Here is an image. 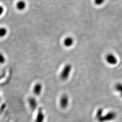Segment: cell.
I'll list each match as a JSON object with an SVG mask.
<instances>
[{
	"mask_svg": "<svg viewBox=\"0 0 122 122\" xmlns=\"http://www.w3.org/2000/svg\"><path fill=\"white\" fill-rule=\"evenodd\" d=\"M104 109L99 108L97 111L95 117L99 122H108L112 121L117 117L116 113L111 111L104 114Z\"/></svg>",
	"mask_w": 122,
	"mask_h": 122,
	"instance_id": "cell-1",
	"label": "cell"
},
{
	"mask_svg": "<svg viewBox=\"0 0 122 122\" xmlns=\"http://www.w3.org/2000/svg\"><path fill=\"white\" fill-rule=\"evenodd\" d=\"M72 70V66L71 64H66L61 72L60 77L62 81H66L68 79Z\"/></svg>",
	"mask_w": 122,
	"mask_h": 122,
	"instance_id": "cell-2",
	"label": "cell"
},
{
	"mask_svg": "<svg viewBox=\"0 0 122 122\" xmlns=\"http://www.w3.org/2000/svg\"><path fill=\"white\" fill-rule=\"evenodd\" d=\"M70 99L69 96L66 94L63 95L59 100V105L62 109H66L68 107Z\"/></svg>",
	"mask_w": 122,
	"mask_h": 122,
	"instance_id": "cell-3",
	"label": "cell"
},
{
	"mask_svg": "<svg viewBox=\"0 0 122 122\" xmlns=\"http://www.w3.org/2000/svg\"><path fill=\"white\" fill-rule=\"evenodd\" d=\"M28 102L29 107L31 110L32 111H35L38 107V103L37 99L33 97H30L28 98Z\"/></svg>",
	"mask_w": 122,
	"mask_h": 122,
	"instance_id": "cell-4",
	"label": "cell"
},
{
	"mask_svg": "<svg viewBox=\"0 0 122 122\" xmlns=\"http://www.w3.org/2000/svg\"><path fill=\"white\" fill-rule=\"evenodd\" d=\"M105 59L107 63L111 65H114L117 63V60L116 57L112 54H108L106 55Z\"/></svg>",
	"mask_w": 122,
	"mask_h": 122,
	"instance_id": "cell-5",
	"label": "cell"
},
{
	"mask_svg": "<svg viewBox=\"0 0 122 122\" xmlns=\"http://www.w3.org/2000/svg\"><path fill=\"white\" fill-rule=\"evenodd\" d=\"M43 90V85L41 83H36L33 87V92L35 95L38 96H39L42 92Z\"/></svg>",
	"mask_w": 122,
	"mask_h": 122,
	"instance_id": "cell-6",
	"label": "cell"
},
{
	"mask_svg": "<svg viewBox=\"0 0 122 122\" xmlns=\"http://www.w3.org/2000/svg\"><path fill=\"white\" fill-rule=\"evenodd\" d=\"M45 118V114L42 108H39L35 117L34 122H44Z\"/></svg>",
	"mask_w": 122,
	"mask_h": 122,
	"instance_id": "cell-7",
	"label": "cell"
},
{
	"mask_svg": "<svg viewBox=\"0 0 122 122\" xmlns=\"http://www.w3.org/2000/svg\"><path fill=\"white\" fill-rule=\"evenodd\" d=\"M74 43V39L71 37L66 38L64 40L63 44L65 46L67 47H71Z\"/></svg>",
	"mask_w": 122,
	"mask_h": 122,
	"instance_id": "cell-8",
	"label": "cell"
},
{
	"mask_svg": "<svg viewBox=\"0 0 122 122\" xmlns=\"http://www.w3.org/2000/svg\"><path fill=\"white\" fill-rule=\"evenodd\" d=\"M26 7V2L24 0H19L16 4V7L18 10H24Z\"/></svg>",
	"mask_w": 122,
	"mask_h": 122,
	"instance_id": "cell-9",
	"label": "cell"
},
{
	"mask_svg": "<svg viewBox=\"0 0 122 122\" xmlns=\"http://www.w3.org/2000/svg\"><path fill=\"white\" fill-rule=\"evenodd\" d=\"M114 89L119 94L120 96L122 98V83L118 82L114 86Z\"/></svg>",
	"mask_w": 122,
	"mask_h": 122,
	"instance_id": "cell-10",
	"label": "cell"
},
{
	"mask_svg": "<svg viewBox=\"0 0 122 122\" xmlns=\"http://www.w3.org/2000/svg\"><path fill=\"white\" fill-rule=\"evenodd\" d=\"M7 29L5 28H0V37H3L7 34Z\"/></svg>",
	"mask_w": 122,
	"mask_h": 122,
	"instance_id": "cell-11",
	"label": "cell"
},
{
	"mask_svg": "<svg viewBox=\"0 0 122 122\" xmlns=\"http://www.w3.org/2000/svg\"><path fill=\"white\" fill-rule=\"evenodd\" d=\"M5 62V58L4 55L0 53V64L4 63Z\"/></svg>",
	"mask_w": 122,
	"mask_h": 122,
	"instance_id": "cell-12",
	"label": "cell"
},
{
	"mask_svg": "<svg viewBox=\"0 0 122 122\" xmlns=\"http://www.w3.org/2000/svg\"><path fill=\"white\" fill-rule=\"evenodd\" d=\"M104 0H95L94 2L95 5H100L104 3Z\"/></svg>",
	"mask_w": 122,
	"mask_h": 122,
	"instance_id": "cell-13",
	"label": "cell"
},
{
	"mask_svg": "<svg viewBox=\"0 0 122 122\" xmlns=\"http://www.w3.org/2000/svg\"><path fill=\"white\" fill-rule=\"evenodd\" d=\"M4 8L2 6H0V16L2 15V14L4 12Z\"/></svg>",
	"mask_w": 122,
	"mask_h": 122,
	"instance_id": "cell-14",
	"label": "cell"
}]
</instances>
